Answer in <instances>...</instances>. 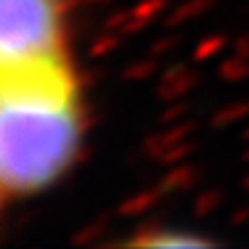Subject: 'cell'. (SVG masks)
Here are the masks:
<instances>
[{
    "label": "cell",
    "instance_id": "obj_3",
    "mask_svg": "<svg viewBox=\"0 0 249 249\" xmlns=\"http://www.w3.org/2000/svg\"><path fill=\"white\" fill-rule=\"evenodd\" d=\"M138 244H149V247H201L207 244L204 236L196 233H183V231H164V233H146L138 239Z\"/></svg>",
    "mask_w": 249,
    "mask_h": 249
},
{
    "label": "cell",
    "instance_id": "obj_1",
    "mask_svg": "<svg viewBox=\"0 0 249 249\" xmlns=\"http://www.w3.org/2000/svg\"><path fill=\"white\" fill-rule=\"evenodd\" d=\"M85 93L72 48L0 58V188L5 204L40 196L85 143Z\"/></svg>",
    "mask_w": 249,
    "mask_h": 249
},
{
    "label": "cell",
    "instance_id": "obj_2",
    "mask_svg": "<svg viewBox=\"0 0 249 249\" xmlns=\"http://www.w3.org/2000/svg\"><path fill=\"white\" fill-rule=\"evenodd\" d=\"M69 0H0V58L72 48Z\"/></svg>",
    "mask_w": 249,
    "mask_h": 249
}]
</instances>
